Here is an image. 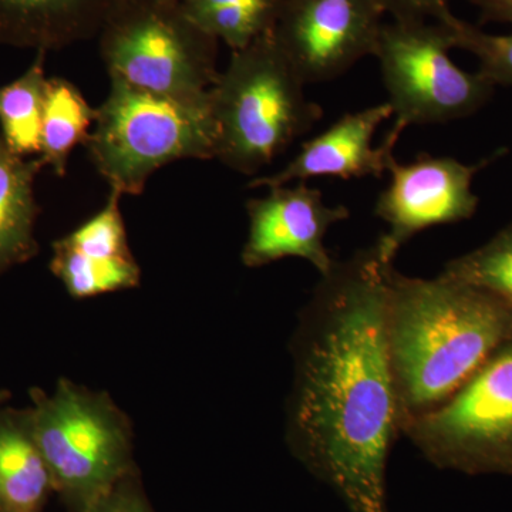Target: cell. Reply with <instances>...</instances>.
<instances>
[{
  "label": "cell",
  "instance_id": "cb8c5ba5",
  "mask_svg": "<svg viewBox=\"0 0 512 512\" xmlns=\"http://www.w3.org/2000/svg\"><path fill=\"white\" fill-rule=\"evenodd\" d=\"M284 0H192L184 5L187 9H210L217 6H244V8L259 10L266 15L278 19Z\"/></svg>",
  "mask_w": 512,
  "mask_h": 512
},
{
  "label": "cell",
  "instance_id": "d4e9b609",
  "mask_svg": "<svg viewBox=\"0 0 512 512\" xmlns=\"http://www.w3.org/2000/svg\"><path fill=\"white\" fill-rule=\"evenodd\" d=\"M481 13L483 22L512 25V0H468Z\"/></svg>",
  "mask_w": 512,
  "mask_h": 512
},
{
  "label": "cell",
  "instance_id": "8fae6325",
  "mask_svg": "<svg viewBox=\"0 0 512 512\" xmlns=\"http://www.w3.org/2000/svg\"><path fill=\"white\" fill-rule=\"evenodd\" d=\"M248 238L242 264L261 268L284 258H301L325 275L335 259L325 247L333 225L349 220L345 205L326 204L322 191L299 183L269 188L264 197L247 201Z\"/></svg>",
  "mask_w": 512,
  "mask_h": 512
},
{
  "label": "cell",
  "instance_id": "603a6c76",
  "mask_svg": "<svg viewBox=\"0 0 512 512\" xmlns=\"http://www.w3.org/2000/svg\"><path fill=\"white\" fill-rule=\"evenodd\" d=\"M384 13L392 15L393 20H429L434 22L451 12L450 0H376Z\"/></svg>",
  "mask_w": 512,
  "mask_h": 512
},
{
  "label": "cell",
  "instance_id": "6da1fadb",
  "mask_svg": "<svg viewBox=\"0 0 512 512\" xmlns=\"http://www.w3.org/2000/svg\"><path fill=\"white\" fill-rule=\"evenodd\" d=\"M393 262L379 238L335 259L292 339L286 441L352 512H389L387 458L402 434L386 332Z\"/></svg>",
  "mask_w": 512,
  "mask_h": 512
},
{
  "label": "cell",
  "instance_id": "3957f363",
  "mask_svg": "<svg viewBox=\"0 0 512 512\" xmlns=\"http://www.w3.org/2000/svg\"><path fill=\"white\" fill-rule=\"evenodd\" d=\"M305 86L272 32L232 52L210 89L215 160L244 175L268 167L322 120L323 109L305 96Z\"/></svg>",
  "mask_w": 512,
  "mask_h": 512
},
{
  "label": "cell",
  "instance_id": "ba28073f",
  "mask_svg": "<svg viewBox=\"0 0 512 512\" xmlns=\"http://www.w3.org/2000/svg\"><path fill=\"white\" fill-rule=\"evenodd\" d=\"M402 434L441 468L512 473V338L446 403L406 421Z\"/></svg>",
  "mask_w": 512,
  "mask_h": 512
},
{
  "label": "cell",
  "instance_id": "4316f807",
  "mask_svg": "<svg viewBox=\"0 0 512 512\" xmlns=\"http://www.w3.org/2000/svg\"><path fill=\"white\" fill-rule=\"evenodd\" d=\"M175 2H180L181 5H187V3L192 2V0H175Z\"/></svg>",
  "mask_w": 512,
  "mask_h": 512
},
{
  "label": "cell",
  "instance_id": "ffe728a7",
  "mask_svg": "<svg viewBox=\"0 0 512 512\" xmlns=\"http://www.w3.org/2000/svg\"><path fill=\"white\" fill-rule=\"evenodd\" d=\"M446 28L453 49H463L477 57L478 72L497 86H512V33L490 35L448 12L437 20Z\"/></svg>",
  "mask_w": 512,
  "mask_h": 512
},
{
  "label": "cell",
  "instance_id": "d6986e66",
  "mask_svg": "<svg viewBox=\"0 0 512 512\" xmlns=\"http://www.w3.org/2000/svg\"><path fill=\"white\" fill-rule=\"evenodd\" d=\"M440 275L491 293L512 306V222L480 248L447 262Z\"/></svg>",
  "mask_w": 512,
  "mask_h": 512
},
{
  "label": "cell",
  "instance_id": "5b68a950",
  "mask_svg": "<svg viewBox=\"0 0 512 512\" xmlns=\"http://www.w3.org/2000/svg\"><path fill=\"white\" fill-rule=\"evenodd\" d=\"M33 430L53 490L67 512H89L136 468L127 414L106 392L60 379L52 394L30 390Z\"/></svg>",
  "mask_w": 512,
  "mask_h": 512
},
{
  "label": "cell",
  "instance_id": "ac0fdd59",
  "mask_svg": "<svg viewBox=\"0 0 512 512\" xmlns=\"http://www.w3.org/2000/svg\"><path fill=\"white\" fill-rule=\"evenodd\" d=\"M36 53V59L18 80L0 87L2 140L10 151L22 157L40 153L46 52Z\"/></svg>",
  "mask_w": 512,
  "mask_h": 512
},
{
  "label": "cell",
  "instance_id": "7402d4cb",
  "mask_svg": "<svg viewBox=\"0 0 512 512\" xmlns=\"http://www.w3.org/2000/svg\"><path fill=\"white\" fill-rule=\"evenodd\" d=\"M89 512H156L148 501L137 467L126 474Z\"/></svg>",
  "mask_w": 512,
  "mask_h": 512
},
{
  "label": "cell",
  "instance_id": "7a4b0ae2",
  "mask_svg": "<svg viewBox=\"0 0 512 512\" xmlns=\"http://www.w3.org/2000/svg\"><path fill=\"white\" fill-rule=\"evenodd\" d=\"M386 332L404 426L446 403L512 338V306L444 276L412 278L393 266Z\"/></svg>",
  "mask_w": 512,
  "mask_h": 512
},
{
  "label": "cell",
  "instance_id": "277c9868",
  "mask_svg": "<svg viewBox=\"0 0 512 512\" xmlns=\"http://www.w3.org/2000/svg\"><path fill=\"white\" fill-rule=\"evenodd\" d=\"M84 147L97 173L120 195H140L148 178L178 160L215 158L217 128L210 94L183 101L144 92L110 77Z\"/></svg>",
  "mask_w": 512,
  "mask_h": 512
},
{
  "label": "cell",
  "instance_id": "9a60e30c",
  "mask_svg": "<svg viewBox=\"0 0 512 512\" xmlns=\"http://www.w3.org/2000/svg\"><path fill=\"white\" fill-rule=\"evenodd\" d=\"M52 493L30 409H0V512H43Z\"/></svg>",
  "mask_w": 512,
  "mask_h": 512
},
{
  "label": "cell",
  "instance_id": "e0dca14e",
  "mask_svg": "<svg viewBox=\"0 0 512 512\" xmlns=\"http://www.w3.org/2000/svg\"><path fill=\"white\" fill-rule=\"evenodd\" d=\"M96 119L97 109L72 82L62 77L47 79L40 133V160L45 167L64 177L70 154L79 144L84 146Z\"/></svg>",
  "mask_w": 512,
  "mask_h": 512
},
{
  "label": "cell",
  "instance_id": "52a82bcc",
  "mask_svg": "<svg viewBox=\"0 0 512 512\" xmlns=\"http://www.w3.org/2000/svg\"><path fill=\"white\" fill-rule=\"evenodd\" d=\"M446 28L429 20H393L380 30L379 60L393 128L446 124L477 113L495 86L483 74L468 73L451 60Z\"/></svg>",
  "mask_w": 512,
  "mask_h": 512
},
{
  "label": "cell",
  "instance_id": "4fadbf2b",
  "mask_svg": "<svg viewBox=\"0 0 512 512\" xmlns=\"http://www.w3.org/2000/svg\"><path fill=\"white\" fill-rule=\"evenodd\" d=\"M121 197L119 192L111 191L103 210L53 242L50 271L74 299L140 285L141 269L128 247Z\"/></svg>",
  "mask_w": 512,
  "mask_h": 512
},
{
  "label": "cell",
  "instance_id": "2e32d148",
  "mask_svg": "<svg viewBox=\"0 0 512 512\" xmlns=\"http://www.w3.org/2000/svg\"><path fill=\"white\" fill-rule=\"evenodd\" d=\"M43 161L25 160L0 138V274L36 256L37 174Z\"/></svg>",
  "mask_w": 512,
  "mask_h": 512
},
{
  "label": "cell",
  "instance_id": "9c48e42d",
  "mask_svg": "<svg viewBox=\"0 0 512 512\" xmlns=\"http://www.w3.org/2000/svg\"><path fill=\"white\" fill-rule=\"evenodd\" d=\"M383 15L376 0H284L272 35L303 83L330 82L375 55Z\"/></svg>",
  "mask_w": 512,
  "mask_h": 512
},
{
  "label": "cell",
  "instance_id": "7c38bea8",
  "mask_svg": "<svg viewBox=\"0 0 512 512\" xmlns=\"http://www.w3.org/2000/svg\"><path fill=\"white\" fill-rule=\"evenodd\" d=\"M393 117L389 103L345 114L318 136L302 144L301 150L282 170L254 178L249 188L284 187L315 177L382 178L394 158V147L402 131L390 128L379 147L373 146L377 128Z\"/></svg>",
  "mask_w": 512,
  "mask_h": 512
},
{
  "label": "cell",
  "instance_id": "30bf717a",
  "mask_svg": "<svg viewBox=\"0 0 512 512\" xmlns=\"http://www.w3.org/2000/svg\"><path fill=\"white\" fill-rule=\"evenodd\" d=\"M491 158L468 165L429 154H420L409 164L394 157L387 170L390 183L375 205L376 217L389 227L379 237L386 254L396 258L410 239L426 229L470 220L480 202L473 191L474 177Z\"/></svg>",
  "mask_w": 512,
  "mask_h": 512
},
{
  "label": "cell",
  "instance_id": "44dd1931",
  "mask_svg": "<svg viewBox=\"0 0 512 512\" xmlns=\"http://www.w3.org/2000/svg\"><path fill=\"white\" fill-rule=\"evenodd\" d=\"M185 10L202 30L215 37L218 42L227 43L232 52L245 49L259 37L272 32L278 20L274 16L244 6Z\"/></svg>",
  "mask_w": 512,
  "mask_h": 512
},
{
  "label": "cell",
  "instance_id": "484cf974",
  "mask_svg": "<svg viewBox=\"0 0 512 512\" xmlns=\"http://www.w3.org/2000/svg\"><path fill=\"white\" fill-rule=\"evenodd\" d=\"M9 393L5 390H0V404L5 403L8 400Z\"/></svg>",
  "mask_w": 512,
  "mask_h": 512
},
{
  "label": "cell",
  "instance_id": "8992f818",
  "mask_svg": "<svg viewBox=\"0 0 512 512\" xmlns=\"http://www.w3.org/2000/svg\"><path fill=\"white\" fill-rule=\"evenodd\" d=\"M97 37L109 76L144 92L200 101L220 74V42L175 0H123Z\"/></svg>",
  "mask_w": 512,
  "mask_h": 512
},
{
  "label": "cell",
  "instance_id": "5bb4252c",
  "mask_svg": "<svg viewBox=\"0 0 512 512\" xmlns=\"http://www.w3.org/2000/svg\"><path fill=\"white\" fill-rule=\"evenodd\" d=\"M123 0H0V46L64 49L99 36Z\"/></svg>",
  "mask_w": 512,
  "mask_h": 512
}]
</instances>
